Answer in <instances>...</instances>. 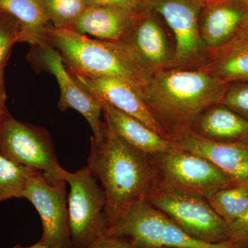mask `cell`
<instances>
[{"label": "cell", "mask_w": 248, "mask_h": 248, "mask_svg": "<svg viewBox=\"0 0 248 248\" xmlns=\"http://www.w3.org/2000/svg\"><path fill=\"white\" fill-rule=\"evenodd\" d=\"M170 141L174 148L211 161L236 184H248V144L210 141L190 130L179 134Z\"/></svg>", "instance_id": "4fadbf2b"}, {"label": "cell", "mask_w": 248, "mask_h": 248, "mask_svg": "<svg viewBox=\"0 0 248 248\" xmlns=\"http://www.w3.org/2000/svg\"><path fill=\"white\" fill-rule=\"evenodd\" d=\"M87 7L107 6L130 10V11H146V0H85Z\"/></svg>", "instance_id": "484cf974"}, {"label": "cell", "mask_w": 248, "mask_h": 248, "mask_svg": "<svg viewBox=\"0 0 248 248\" xmlns=\"http://www.w3.org/2000/svg\"><path fill=\"white\" fill-rule=\"evenodd\" d=\"M87 168L105 192L107 229L146 200L153 188L151 156L124 141L106 122L101 138L91 139Z\"/></svg>", "instance_id": "6da1fadb"}, {"label": "cell", "mask_w": 248, "mask_h": 248, "mask_svg": "<svg viewBox=\"0 0 248 248\" xmlns=\"http://www.w3.org/2000/svg\"></svg>", "instance_id": "e575fe53"}, {"label": "cell", "mask_w": 248, "mask_h": 248, "mask_svg": "<svg viewBox=\"0 0 248 248\" xmlns=\"http://www.w3.org/2000/svg\"><path fill=\"white\" fill-rule=\"evenodd\" d=\"M39 48L42 65L55 77L60 86L59 108L62 111L68 108L78 111L91 125L94 134L93 138L99 140L102 135L104 122L101 119L102 107L99 99L84 89L70 71H67L61 55L50 44Z\"/></svg>", "instance_id": "7c38bea8"}, {"label": "cell", "mask_w": 248, "mask_h": 248, "mask_svg": "<svg viewBox=\"0 0 248 248\" xmlns=\"http://www.w3.org/2000/svg\"><path fill=\"white\" fill-rule=\"evenodd\" d=\"M88 248H135L130 240L119 236H105L96 241Z\"/></svg>", "instance_id": "83f0119b"}, {"label": "cell", "mask_w": 248, "mask_h": 248, "mask_svg": "<svg viewBox=\"0 0 248 248\" xmlns=\"http://www.w3.org/2000/svg\"><path fill=\"white\" fill-rule=\"evenodd\" d=\"M242 32H244L246 35L248 36V19L246 22V25L244 26V29H242Z\"/></svg>", "instance_id": "4dcf8cb0"}, {"label": "cell", "mask_w": 248, "mask_h": 248, "mask_svg": "<svg viewBox=\"0 0 248 248\" xmlns=\"http://www.w3.org/2000/svg\"><path fill=\"white\" fill-rule=\"evenodd\" d=\"M189 130L210 141L248 144V121L221 103L203 110Z\"/></svg>", "instance_id": "2e32d148"}, {"label": "cell", "mask_w": 248, "mask_h": 248, "mask_svg": "<svg viewBox=\"0 0 248 248\" xmlns=\"http://www.w3.org/2000/svg\"><path fill=\"white\" fill-rule=\"evenodd\" d=\"M236 1H239L240 3H241L245 7L247 8L248 10V0H236Z\"/></svg>", "instance_id": "1f68e13d"}, {"label": "cell", "mask_w": 248, "mask_h": 248, "mask_svg": "<svg viewBox=\"0 0 248 248\" xmlns=\"http://www.w3.org/2000/svg\"><path fill=\"white\" fill-rule=\"evenodd\" d=\"M201 1H202V3H203V1H206V0H201Z\"/></svg>", "instance_id": "d6a6232c"}, {"label": "cell", "mask_w": 248, "mask_h": 248, "mask_svg": "<svg viewBox=\"0 0 248 248\" xmlns=\"http://www.w3.org/2000/svg\"><path fill=\"white\" fill-rule=\"evenodd\" d=\"M70 73L86 91L102 98L124 113L138 119L163 138L169 140L152 115L146 102L131 86L114 78L84 76L73 71H70Z\"/></svg>", "instance_id": "9a60e30c"}, {"label": "cell", "mask_w": 248, "mask_h": 248, "mask_svg": "<svg viewBox=\"0 0 248 248\" xmlns=\"http://www.w3.org/2000/svg\"><path fill=\"white\" fill-rule=\"evenodd\" d=\"M12 248H50L48 247V246H45V245L42 244V243H40V241L37 243V244L32 245L31 246H27V247H23V246H16L15 247Z\"/></svg>", "instance_id": "f546056e"}, {"label": "cell", "mask_w": 248, "mask_h": 248, "mask_svg": "<svg viewBox=\"0 0 248 248\" xmlns=\"http://www.w3.org/2000/svg\"><path fill=\"white\" fill-rule=\"evenodd\" d=\"M120 42L151 76L175 68L174 47L151 11L140 13Z\"/></svg>", "instance_id": "8fae6325"}, {"label": "cell", "mask_w": 248, "mask_h": 248, "mask_svg": "<svg viewBox=\"0 0 248 248\" xmlns=\"http://www.w3.org/2000/svg\"><path fill=\"white\" fill-rule=\"evenodd\" d=\"M49 22L55 29H71L87 9L85 0H40Z\"/></svg>", "instance_id": "603a6c76"}, {"label": "cell", "mask_w": 248, "mask_h": 248, "mask_svg": "<svg viewBox=\"0 0 248 248\" xmlns=\"http://www.w3.org/2000/svg\"><path fill=\"white\" fill-rule=\"evenodd\" d=\"M141 12L107 6L88 7L71 29L97 40L120 42Z\"/></svg>", "instance_id": "ac0fdd59"}, {"label": "cell", "mask_w": 248, "mask_h": 248, "mask_svg": "<svg viewBox=\"0 0 248 248\" xmlns=\"http://www.w3.org/2000/svg\"><path fill=\"white\" fill-rule=\"evenodd\" d=\"M68 215L71 248H88L105 236V192L87 167L68 172Z\"/></svg>", "instance_id": "8992f818"}, {"label": "cell", "mask_w": 248, "mask_h": 248, "mask_svg": "<svg viewBox=\"0 0 248 248\" xmlns=\"http://www.w3.org/2000/svg\"><path fill=\"white\" fill-rule=\"evenodd\" d=\"M221 104L248 121V81L227 85Z\"/></svg>", "instance_id": "d4e9b609"}, {"label": "cell", "mask_w": 248, "mask_h": 248, "mask_svg": "<svg viewBox=\"0 0 248 248\" xmlns=\"http://www.w3.org/2000/svg\"><path fill=\"white\" fill-rule=\"evenodd\" d=\"M49 39L70 71L120 80L144 98L152 76L123 44L92 38L71 29L53 28Z\"/></svg>", "instance_id": "3957f363"}, {"label": "cell", "mask_w": 248, "mask_h": 248, "mask_svg": "<svg viewBox=\"0 0 248 248\" xmlns=\"http://www.w3.org/2000/svg\"><path fill=\"white\" fill-rule=\"evenodd\" d=\"M150 156L153 172L151 192H177L205 198L215 191L239 184L211 161L191 152L174 147Z\"/></svg>", "instance_id": "277c9868"}, {"label": "cell", "mask_w": 248, "mask_h": 248, "mask_svg": "<svg viewBox=\"0 0 248 248\" xmlns=\"http://www.w3.org/2000/svg\"><path fill=\"white\" fill-rule=\"evenodd\" d=\"M205 199L230 225L248 209V184H235L220 189Z\"/></svg>", "instance_id": "44dd1931"}, {"label": "cell", "mask_w": 248, "mask_h": 248, "mask_svg": "<svg viewBox=\"0 0 248 248\" xmlns=\"http://www.w3.org/2000/svg\"><path fill=\"white\" fill-rule=\"evenodd\" d=\"M227 85L200 68H170L152 76L143 100L171 141L203 110L221 103Z\"/></svg>", "instance_id": "7a4b0ae2"}, {"label": "cell", "mask_w": 248, "mask_h": 248, "mask_svg": "<svg viewBox=\"0 0 248 248\" xmlns=\"http://www.w3.org/2000/svg\"><path fill=\"white\" fill-rule=\"evenodd\" d=\"M135 248H137V247H135Z\"/></svg>", "instance_id": "836d02e7"}, {"label": "cell", "mask_w": 248, "mask_h": 248, "mask_svg": "<svg viewBox=\"0 0 248 248\" xmlns=\"http://www.w3.org/2000/svg\"><path fill=\"white\" fill-rule=\"evenodd\" d=\"M248 10L236 0H206L202 3L200 31L208 51L226 45L242 31Z\"/></svg>", "instance_id": "5bb4252c"}, {"label": "cell", "mask_w": 248, "mask_h": 248, "mask_svg": "<svg viewBox=\"0 0 248 248\" xmlns=\"http://www.w3.org/2000/svg\"><path fill=\"white\" fill-rule=\"evenodd\" d=\"M0 11L13 16L20 24L19 42L38 47L50 44L49 34L54 27L40 0H0Z\"/></svg>", "instance_id": "ffe728a7"}, {"label": "cell", "mask_w": 248, "mask_h": 248, "mask_svg": "<svg viewBox=\"0 0 248 248\" xmlns=\"http://www.w3.org/2000/svg\"><path fill=\"white\" fill-rule=\"evenodd\" d=\"M96 97L102 104L105 122L121 138L135 149L152 156L174 148L172 142L163 138L146 124L112 107L102 98Z\"/></svg>", "instance_id": "e0dca14e"}, {"label": "cell", "mask_w": 248, "mask_h": 248, "mask_svg": "<svg viewBox=\"0 0 248 248\" xmlns=\"http://www.w3.org/2000/svg\"><path fill=\"white\" fill-rule=\"evenodd\" d=\"M146 201L196 239L210 244H221L231 239L230 225L204 197L154 191Z\"/></svg>", "instance_id": "52a82bcc"}, {"label": "cell", "mask_w": 248, "mask_h": 248, "mask_svg": "<svg viewBox=\"0 0 248 248\" xmlns=\"http://www.w3.org/2000/svg\"><path fill=\"white\" fill-rule=\"evenodd\" d=\"M66 184L37 170L24 192V198L35 206L42 219L43 231L39 241L50 248H71Z\"/></svg>", "instance_id": "30bf717a"}, {"label": "cell", "mask_w": 248, "mask_h": 248, "mask_svg": "<svg viewBox=\"0 0 248 248\" xmlns=\"http://www.w3.org/2000/svg\"><path fill=\"white\" fill-rule=\"evenodd\" d=\"M36 171L0 155V202L24 198L28 182Z\"/></svg>", "instance_id": "7402d4cb"}, {"label": "cell", "mask_w": 248, "mask_h": 248, "mask_svg": "<svg viewBox=\"0 0 248 248\" xmlns=\"http://www.w3.org/2000/svg\"><path fill=\"white\" fill-rule=\"evenodd\" d=\"M20 34V24L17 19L0 11V79L4 78L11 48L16 42H19Z\"/></svg>", "instance_id": "cb8c5ba5"}, {"label": "cell", "mask_w": 248, "mask_h": 248, "mask_svg": "<svg viewBox=\"0 0 248 248\" xmlns=\"http://www.w3.org/2000/svg\"><path fill=\"white\" fill-rule=\"evenodd\" d=\"M6 94L5 91L4 78L0 79V122L4 118L5 115L7 113L6 106Z\"/></svg>", "instance_id": "f1b7e54d"}, {"label": "cell", "mask_w": 248, "mask_h": 248, "mask_svg": "<svg viewBox=\"0 0 248 248\" xmlns=\"http://www.w3.org/2000/svg\"><path fill=\"white\" fill-rule=\"evenodd\" d=\"M147 11L159 14L173 34L175 68L191 69L203 64L208 51L200 35L201 0H146Z\"/></svg>", "instance_id": "9c48e42d"}, {"label": "cell", "mask_w": 248, "mask_h": 248, "mask_svg": "<svg viewBox=\"0 0 248 248\" xmlns=\"http://www.w3.org/2000/svg\"><path fill=\"white\" fill-rule=\"evenodd\" d=\"M224 84L248 81V36L241 31L226 45L209 51L198 68Z\"/></svg>", "instance_id": "d6986e66"}, {"label": "cell", "mask_w": 248, "mask_h": 248, "mask_svg": "<svg viewBox=\"0 0 248 248\" xmlns=\"http://www.w3.org/2000/svg\"><path fill=\"white\" fill-rule=\"evenodd\" d=\"M231 239L248 248V209L241 216L230 224Z\"/></svg>", "instance_id": "4316f807"}, {"label": "cell", "mask_w": 248, "mask_h": 248, "mask_svg": "<svg viewBox=\"0 0 248 248\" xmlns=\"http://www.w3.org/2000/svg\"><path fill=\"white\" fill-rule=\"evenodd\" d=\"M105 234L126 238L137 248H246L232 240L210 244L196 239L146 200L135 203Z\"/></svg>", "instance_id": "5b68a950"}, {"label": "cell", "mask_w": 248, "mask_h": 248, "mask_svg": "<svg viewBox=\"0 0 248 248\" xmlns=\"http://www.w3.org/2000/svg\"><path fill=\"white\" fill-rule=\"evenodd\" d=\"M0 155L41 171L50 179L66 180L68 171L59 164L48 136L40 129L16 120L9 112L0 122Z\"/></svg>", "instance_id": "ba28073f"}]
</instances>
